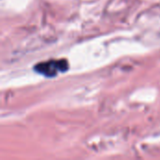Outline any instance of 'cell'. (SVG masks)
<instances>
[{
	"instance_id": "obj_1",
	"label": "cell",
	"mask_w": 160,
	"mask_h": 160,
	"mask_svg": "<svg viewBox=\"0 0 160 160\" xmlns=\"http://www.w3.org/2000/svg\"><path fill=\"white\" fill-rule=\"evenodd\" d=\"M35 71L46 77H54L60 72H65L68 68V62L65 59L49 60L35 66Z\"/></svg>"
}]
</instances>
